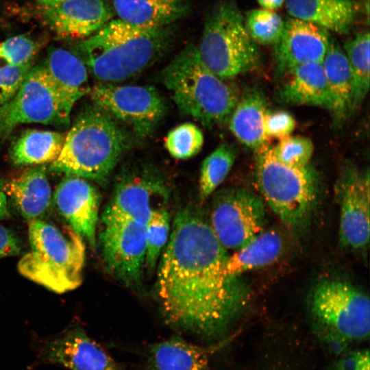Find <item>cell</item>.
Masks as SVG:
<instances>
[{
	"label": "cell",
	"mask_w": 370,
	"mask_h": 370,
	"mask_svg": "<svg viewBox=\"0 0 370 370\" xmlns=\"http://www.w3.org/2000/svg\"><path fill=\"white\" fill-rule=\"evenodd\" d=\"M173 27H141L111 19L79 42L77 55L100 82L126 80L164 55L174 38Z\"/></svg>",
	"instance_id": "7a4b0ae2"
},
{
	"label": "cell",
	"mask_w": 370,
	"mask_h": 370,
	"mask_svg": "<svg viewBox=\"0 0 370 370\" xmlns=\"http://www.w3.org/2000/svg\"><path fill=\"white\" fill-rule=\"evenodd\" d=\"M0 2H1V0H0Z\"/></svg>",
	"instance_id": "7bdbcfd3"
},
{
	"label": "cell",
	"mask_w": 370,
	"mask_h": 370,
	"mask_svg": "<svg viewBox=\"0 0 370 370\" xmlns=\"http://www.w3.org/2000/svg\"><path fill=\"white\" fill-rule=\"evenodd\" d=\"M322 65L332 99L333 123L339 127L354 113V80L343 49L332 38Z\"/></svg>",
	"instance_id": "7402d4cb"
},
{
	"label": "cell",
	"mask_w": 370,
	"mask_h": 370,
	"mask_svg": "<svg viewBox=\"0 0 370 370\" xmlns=\"http://www.w3.org/2000/svg\"><path fill=\"white\" fill-rule=\"evenodd\" d=\"M38 49L36 42L26 35L9 38L0 43V67L31 63Z\"/></svg>",
	"instance_id": "e575fe53"
},
{
	"label": "cell",
	"mask_w": 370,
	"mask_h": 370,
	"mask_svg": "<svg viewBox=\"0 0 370 370\" xmlns=\"http://www.w3.org/2000/svg\"><path fill=\"white\" fill-rule=\"evenodd\" d=\"M89 94L95 106L129 125L141 138L155 130L167 110L164 99L151 86L99 82Z\"/></svg>",
	"instance_id": "30bf717a"
},
{
	"label": "cell",
	"mask_w": 370,
	"mask_h": 370,
	"mask_svg": "<svg viewBox=\"0 0 370 370\" xmlns=\"http://www.w3.org/2000/svg\"><path fill=\"white\" fill-rule=\"evenodd\" d=\"M197 50L205 66L225 79L256 69L260 62L259 45L233 0L220 1L208 13Z\"/></svg>",
	"instance_id": "52a82bcc"
},
{
	"label": "cell",
	"mask_w": 370,
	"mask_h": 370,
	"mask_svg": "<svg viewBox=\"0 0 370 370\" xmlns=\"http://www.w3.org/2000/svg\"><path fill=\"white\" fill-rule=\"evenodd\" d=\"M41 8L45 22L58 36L81 40L99 30L113 16L103 0H63Z\"/></svg>",
	"instance_id": "ac0fdd59"
},
{
	"label": "cell",
	"mask_w": 370,
	"mask_h": 370,
	"mask_svg": "<svg viewBox=\"0 0 370 370\" xmlns=\"http://www.w3.org/2000/svg\"><path fill=\"white\" fill-rule=\"evenodd\" d=\"M37 356L41 362L59 365L70 370H123L79 326L69 328L43 343Z\"/></svg>",
	"instance_id": "9a60e30c"
},
{
	"label": "cell",
	"mask_w": 370,
	"mask_h": 370,
	"mask_svg": "<svg viewBox=\"0 0 370 370\" xmlns=\"http://www.w3.org/2000/svg\"><path fill=\"white\" fill-rule=\"evenodd\" d=\"M117 18L137 26L160 27L185 16L188 0H112Z\"/></svg>",
	"instance_id": "d4e9b609"
},
{
	"label": "cell",
	"mask_w": 370,
	"mask_h": 370,
	"mask_svg": "<svg viewBox=\"0 0 370 370\" xmlns=\"http://www.w3.org/2000/svg\"><path fill=\"white\" fill-rule=\"evenodd\" d=\"M255 151V180L262 200L288 227L301 226L317 201V171L310 164L296 168L281 163L268 143Z\"/></svg>",
	"instance_id": "8992f818"
},
{
	"label": "cell",
	"mask_w": 370,
	"mask_h": 370,
	"mask_svg": "<svg viewBox=\"0 0 370 370\" xmlns=\"http://www.w3.org/2000/svg\"><path fill=\"white\" fill-rule=\"evenodd\" d=\"M296 127L294 116L288 111L278 110H268L264 118V131L269 138L279 140L287 137Z\"/></svg>",
	"instance_id": "8d00e7d4"
},
{
	"label": "cell",
	"mask_w": 370,
	"mask_h": 370,
	"mask_svg": "<svg viewBox=\"0 0 370 370\" xmlns=\"http://www.w3.org/2000/svg\"><path fill=\"white\" fill-rule=\"evenodd\" d=\"M32 67L31 63L0 67V106L16 95Z\"/></svg>",
	"instance_id": "d590c367"
},
{
	"label": "cell",
	"mask_w": 370,
	"mask_h": 370,
	"mask_svg": "<svg viewBox=\"0 0 370 370\" xmlns=\"http://www.w3.org/2000/svg\"><path fill=\"white\" fill-rule=\"evenodd\" d=\"M204 140V134L196 125L184 123L169 132L165 147L173 158L184 160L199 153Z\"/></svg>",
	"instance_id": "d6a6232c"
},
{
	"label": "cell",
	"mask_w": 370,
	"mask_h": 370,
	"mask_svg": "<svg viewBox=\"0 0 370 370\" xmlns=\"http://www.w3.org/2000/svg\"><path fill=\"white\" fill-rule=\"evenodd\" d=\"M275 158L281 163L291 167H304L310 164L314 145L312 140L302 136H292L279 140L272 146Z\"/></svg>",
	"instance_id": "836d02e7"
},
{
	"label": "cell",
	"mask_w": 370,
	"mask_h": 370,
	"mask_svg": "<svg viewBox=\"0 0 370 370\" xmlns=\"http://www.w3.org/2000/svg\"><path fill=\"white\" fill-rule=\"evenodd\" d=\"M263 92L251 88L240 95L227 122L238 140L254 150L268 143L264 131V118L268 111Z\"/></svg>",
	"instance_id": "603a6c76"
},
{
	"label": "cell",
	"mask_w": 370,
	"mask_h": 370,
	"mask_svg": "<svg viewBox=\"0 0 370 370\" xmlns=\"http://www.w3.org/2000/svg\"><path fill=\"white\" fill-rule=\"evenodd\" d=\"M160 77L178 110L209 128L227 121L240 97L233 85L205 66L193 45L177 53Z\"/></svg>",
	"instance_id": "277c9868"
},
{
	"label": "cell",
	"mask_w": 370,
	"mask_h": 370,
	"mask_svg": "<svg viewBox=\"0 0 370 370\" xmlns=\"http://www.w3.org/2000/svg\"><path fill=\"white\" fill-rule=\"evenodd\" d=\"M9 216L7 196L0 184V220L7 219Z\"/></svg>",
	"instance_id": "ab89813d"
},
{
	"label": "cell",
	"mask_w": 370,
	"mask_h": 370,
	"mask_svg": "<svg viewBox=\"0 0 370 370\" xmlns=\"http://www.w3.org/2000/svg\"><path fill=\"white\" fill-rule=\"evenodd\" d=\"M170 235V215L167 208L156 212L146 225L145 268L151 273L168 242Z\"/></svg>",
	"instance_id": "1f68e13d"
},
{
	"label": "cell",
	"mask_w": 370,
	"mask_h": 370,
	"mask_svg": "<svg viewBox=\"0 0 370 370\" xmlns=\"http://www.w3.org/2000/svg\"><path fill=\"white\" fill-rule=\"evenodd\" d=\"M130 143L127 132L95 105L77 116L49 170L104 184Z\"/></svg>",
	"instance_id": "3957f363"
},
{
	"label": "cell",
	"mask_w": 370,
	"mask_h": 370,
	"mask_svg": "<svg viewBox=\"0 0 370 370\" xmlns=\"http://www.w3.org/2000/svg\"><path fill=\"white\" fill-rule=\"evenodd\" d=\"M310 307L317 320L343 338L360 340L369 336V298L348 282L332 279L319 282L311 293Z\"/></svg>",
	"instance_id": "ba28073f"
},
{
	"label": "cell",
	"mask_w": 370,
	"mask_h": 370,
	"mask_svg": "<svg viewBox=\"0 0 370 370\" xmlns=\"http://www.w3.org/2000/svg\"><path fill=\"white\" fill-rule=\"evenodd\" d=\"M369 32L358 33L344 44L354 80V111L362 104L369 90Z\"/></svg>",
	"instance_id": "f1b7e54d"
},
{
	"label": "cell",
	"mask_w": 370,
	"mask_h": 370,
	"mask_svg": "<svg viewBox=\"0 0 370 370\" xmlns=\"http://www.w3.org/2000/svg\"><path fill=\"white\" fill-rule=\"evenodd\" d=\"M70 114L44 65L32 66L16 95L0 106V137L5 138L18 125L39 123L66 126Z\"/></svg>",
	"instance_id": "9c48e42d"
},
{
	"label": "cell",
	"mask_w": 370,
	"mask_h": 370,
	"mask_svg": "<svg viewBox=\"0 0 370 370\" xmlns=\"http://www.w3.org/2000/svg\"><path fill=\"white\" fill-rule=\"evenodd\" d=\"M210 223L179 211L158 267L157 292L173 326L206 336L223 331L246 306L249 291L225 271L228 257Z\"/></svg>",
	"instance_id": "6da1fadb"
},
{
	"label": "cell",
	"mask_w": 370,
	"mask_h": 370,
	"mask_svg": "<svg viewBox=\"0 0 370 370\" xmlns=\"http://www.w3.org/2000/svg\"><path fill=\"white\" fill-rule=\"evenodd\" d=\"M283 76H286V80L278 92V99L282 103L331 110L332 99L322 62L297 66Z\"/></svg>",
	"instance_id": "44dd1931"
},
{
	"label": "cell",
	"mask_w": 370,
	"mask_h": 370,
	"mask_svg": "<svg viewBox=\"0 0 370 370\" xmlns=\"http://www.w3.org/2000/svg\"><path fill=\"white\" fill-rule=\"evenodd\" d=\"M44 65L65 110L71 115L75 103L90 90L86 64L77 54L53 47L49 49Z\"/></svg>",
	"instance_id": "ffe728a7"
},
{
	"label": "cell",
	"mask_w": 370,
	"mask_h": 370,
	"mask_svg": "<svg viewBox=\"0 0 370 370\" xmlns=\"http://www.w3.org/2000/svg\"><path fill=\"white\" fill-rule=\"evenodd\" d=\"M339 370H369L368 352H359L343 360Z\"/></svg>",
	"instance_id": "f35d334b"
},
{
	"label": "cell",
	"mask_w": 370,
	"mask_h": 370,
	"mask_svg": "<svg viewBox=\"0 0 370 370\" xmlns=\"http://www.w3.org/2000/svg\"><path fill=\"white\" fill-rule=\"evenodd\" d=\"M65 135L50 130H26L12 143L10 159L18 166L51 164L58 158Z\"/></svg>",
	"instance_id": "4316f807"
},
{
	"label": "cell",
	"mask_w": 370,
	"mask_h": 370,
	"mask_svg": "<svg viewBox=\"0 0 370 370\" xmlns=\"http://www.w3.org/2000/svg\"><path fill=\"white\" fill-rule=\"evenodd\" d=\"M244 18L248 33L258 45L273 46L285 27V21L277 12L262 8L249 10Z\"/></svg>",
	"instance_id": "4dcf8cb0"
},
{
	"label": "cell",
	"mask_w": 370,
	"mask_h": 370,
	"mask_svg": "<svg viewBox=\"0 0 370 370\" xmlns=\"http://www.w3.org/2000/svg\"><path fill=\"white\" fill-rule=\"evenodd\" d=\"M237 154L234 145L223 143L204 159L199 176V193L202 199L209 197L224 181L234 164Z\"/></svg>",
	"instance_id": "f546056e"
},
{
	"label": "cell",
	"mask_w": 370,
	"mask_h": 370,
	"mask_svg": "<svg viewBox=\"0 0 370 370\" xmlns=\"http://www.w3.org/2000/svg\"><path fill=\"white\" fill-rule=\"evenodd\" d=\"M170 190L156 171L145 166L123 170L103 213L147 224L157 211L167 208Z\"/></svg>",
	"instance_id": "4fadbf2b"
},
{
	"label": "cell",
	"mask_w": 370,
	"mask_h": 370,
	"mask_svg": "<svg viewBox=\"0 0 370 370\" xmlns=\"http://www.w3.org/2000/svg\"><path fill=\"white\" fill-rule=\"evenodd\" d=\"M329 31L317 25L290 18L285 21L283 34L273 45L277 74L284 75L291 69L322 62L328 50Z\"/></svg>",
	"instance_id": "e0dca14e"
},
{
	"label": "cell",
	"mask_w": 370,
	"mask_h": 370,
	"mask_svg": "<svg viewBox=\"0 0 370 370\" xmlns=\"http://www.w3.org/2000/svg\"><path fill=\"white\" fill-rule=\"evenodd\" d=\"M100 193L88 180L66 175L57 186L53 203L65 224L94 249L99 220Z\"/></svg>",
	"instance_id": "2e32d148"
},
{
	"label": "cell",
	"mask_w": 370,
	"mask_h": 370,
	"mask_svg": "<svg viewBox=\"0 0 370 370\" xmlns=\"http://www.w3.org/2000/svg\"><path fill=\"white\" fill-rule=\"evenodd\" d=\"M30 251L18 261L25 278L57 293L75 290L83 280L86 247L67 225L42 219L28 221Z\"/></svg>",
	"instance_id": "5b68a950"
},
{
	"label": "cell",
	"mask_w": 370,
	"mask_h": 370,
	"mask_svg": "<svg viewBox=\"0 0 370 370\" xmlns=\"http://www.w3.org/2000/svg\"><path fill=\"white\" fill-rule=\"evenodd\" d=\"M63 0H36L40 6L52 5Z\"/></svg>",
	"instance_id": "b9f144b4"
},
{
	"label": "cell",
	"mask_w": 370,
	"mask_h": 370,
	"mask_svg": "<svg viewBox=\"0 0 370 370\" xmlns=\"http://www.w3.org/2000/svg\"><path fill=\"white\" fill-rule=\"evenodd\" d=\"M262 8L269 10H277L285 3V0H257Z\"/></svg>",
	"instance_id": "60d3db41"
},
{
	"label": "cell",
	"mask_w": 370,
	"mask_h": 370,
	"mask_svg": "<svg viewBox=\"0 0 370 370\" xmlns=\"http://www.w3.org/2000/svg\"><path fill=\"white\" fill-rule=\"evenodd\" d=\"M284 5L292 18L339 34L350 32L356 12L351 0H285Z\"/></svg>",
	"instance_id": "cb8c5ba5"
},
{
	"label": "cell",
	"mask_w": 370,
	"mask_h": 370,
	"mask_svg": "<svg viewBox=\"0 0 370 370\" xmlns=\"http://www.w3.org/2000/svg\"><path fill=\"white\" fill-rule=\"evenodd\" d=\"M21 246L16 237L7 227L0 224V259L18 255Z\"/></svg>",
	"instance_id": "74e56055"
},
{
	"label": "cell",
	"mask_w": 370,
	"mask_h": 370,
	"mask_svg": "<svg viewBox=\"0 0 370 370\" xmlns=\"http://www.w3.org/2000/svg\"><path fill=\"white\" fill-rule=\"evenodd\" d=\"M369 171L347 164L336 185L340 205L338 236L343 247L365 251L369 242Z\"/></svg>",
	"instance_id": "5bb4252c"
},
{
	"label": "cell",
	"mask_w": 370,
	"mask_h": 370,
	"mask_svg": "<svg viewBox=\"0 0 370 370\" xmlns=\"http://www.w3.org/2000/svg\"><path fill=\"white\" fill-rule=\"evenodd\" d=\"M284 241L279 232L264 230L246 245L228 255L225 271L232 277L271 265L281 256Z\"/></svg>",
	"instance_id": "484cf974"
},
{
	"label": "cell",
	"mask_w": 370,
	"mask_h": 370,
	"mask_svg": "<svg viewBox=\"0 0 370 370\" xmlns=\"http://www.w3.org/2000/svg\"><path fill=\"white\" fill-rule=\"evenodd\" d=\"M264 201L240 188H230L215 194L210 225L226 249L236 250L265 230Z\"/></svg>",
	"instance_id": "8fae6325"
},
{
	"label": "cell",
	"mask_w": 370,
	"mask_h": 370,
	"mask_svg": "<svg viewBox=\"0 0 370 370\" xmlns=\"http://www.w3.org/2000/svg\"><path fill=\"white\" fill-rule=\"evenodd\" d=\"M101 224L98 242L107 269L125 285L138 286L145 268L147 224L105 213Z\"/></svg>",
	"instance_id": "7c38bea8"
},
{
	"label": "cell",
	"mask_w": 370,
	"mask_h": 370,
	"mask_svg": "<svg viewBox=\"0 0 370 370\" xmlns=\"http://www.w3.org/2000/svg\"><path fill=\"white\" fill-rule=\"evenodd\" d=\"M149 362L153 370H209L208 352L180 338L151 345Z\"/></svg>",
	"instance_id": "83f0119b"
},
{
	"label": "cell",
	"mask_w": 370,
	"mask_h": 370,
	"mask_svg": "<svg viewBox=\"0 0 370 370\" xmlns=\"http://www.w3.org/2000/svg\"><path fill=\"white\" fill-rule=\"evenodd\" d=\"M0 184L16 210L28 221L42 219L53 203L45 165L32 166Z\"/></svg>",
	"instance_id": "d6986e66"
}]
</instances>
